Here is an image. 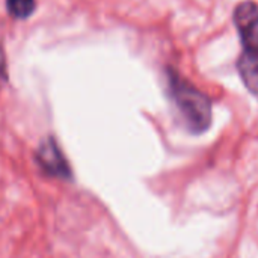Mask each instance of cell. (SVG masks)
<instances>
[{
	"mask_svg": "<svg viewBox=\"0 0 258 258\" xmlns=\"http://www.w3.org/2000/svg\"><path fill=\"white\" fill-rule=\"evenodd\" d=\"M38 159H39V163L53 175H57V177H68L70 175V168L67 165V160L63 159L60 150L57 148L56 142L51 138H48L39 147Z\"/></svg>",
	"mask_w": 258,
	"mask_h": 258,
	"instance_id": "3",
	"label": "cell"
},
{
	"mask_svg": "<svg viewBox=\"0 0 258 258\" xmlns=\"http://www.w3.org/2000/svg\"><path fill=\"white\" fill-rule=\"evenodd\" d=\"M239 73L249 92L258 98V54L245 53L239 60Z\"/></svg>",
	"mask_w": 258,
	"mask_h": 258,
	"instance_id": "4",
	"label": "cell"
},
{
	"mask_svg": "<svg viewBox=\"0 0 258 258\" xmlns=\"http://www.w3.org/2000/svg\"><path fill=\"white\" fill-rule=\"evenodd\" d=\"M9 14L17 18H26L35 11V0H6Z\"/></svg>",
	"mask_w": 258,
	"mask_h": 258,
	"instance_id": "5",
	"label": "cell"
},
{
	"mask_svg": "<svg viewBox=\"0 0 258 258\" xmlns=\"http://www.w3.org/2000/svg\"><path fill=\"white\" fill-rule=\"evenodd\" d=\"M234 21L246 53L258 54V5L248 0L234 9Z\"/></svg>",
	"mask_w": 258,
	"mask_h": 258,
	"instance_id": "2",
	"label": "cell"
},
{
	"mask_svg": "<svg viewBox=\"0 0 258 258\" xmlns=\"http://www.w3.org/2000/svg\"><path fill=\"white\" fill-rule=\"evenodd\" d=\"M171 91L187 127L194 133L206 132L212 124V103L206 94L177 74H171Z\"/></svg>",
	"mask_w": 258,
	"mask_h": 258,
	"instance_id": "1",
	"label": "cell"
}]
</instances>
